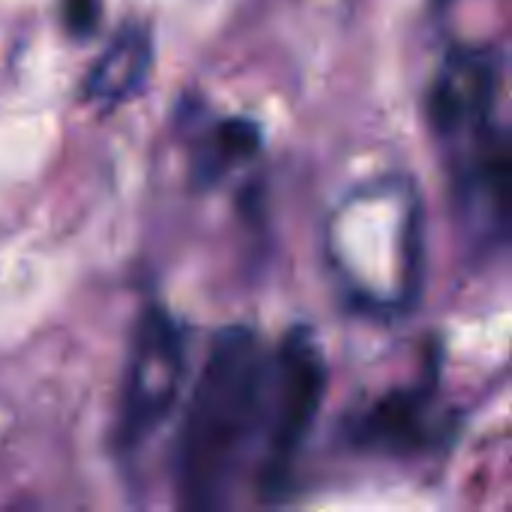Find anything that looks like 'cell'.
I'll list each match as a JSON object with an SVG mask.
<instances>
[{"label":"cell","instance_id":"8992f818","mask_svg":"<svg viewBox=\"0 0 512 512\" xmlns=\"http://www.w3.org/2000/svg\"><path fill=\"white\" fill-rule=\"evenodd\" d=\"M468 186L498 225L512 228V126L486 129L471 141Z\"/></svg>","mask_w":512,"mask_h":512},{"label":"cell","instance_id":"ba28073f","mask_svg":"<svg viewBox=\"0 0 512 512\" xmlns=\"http://www.w3.org/2000/svg\"><path fill=\"white\" fill-rule=\"evenodd\" d=\"M258 141H261L258 126L252 120H240V117L219 123L216 138H213L219 159H243L258 150Z\"/></svg>","mask_w":512,"mask_h":512},{"label":"cell","instance_id":"277c9868","mask_svg":"<svg viewBox=\"0 0 512 512\" xmlns=\"http://www.w3.org/2000/svg\"><path fill=\"white\" fill-rule=\"evenodd\" d=\"M498 60L486 48H459L453 51L429 93L432 126L444 138H468L486 132L495 93H498Z\"/></svg>","mask_w":512,"mask_h":512},{"label":"cell","instance_id":"6da1fadb","mask_svg":"<svg viewBox=\"0 0 512 512\" xmlns=\"http://www.w3.org/2000/svg\"><path fill=\"white\" fill-rule=\"evenodd\" d=\"M267 369L258 336L222 330L192 390L177 444V512H222L264 411Z\"/></svg>","mask_w":512,"mask_h":512},{"label":"cell","instance_id":"7a4b0ae2","mask_svg":"<svg viewBox=\"0 0 512 512\" xmlns=\"http://www.w3.org/2000/svg\"><path fill=\"white\" fill-rule=\"evenodd\" d=\"M186 366L183 333L171 315L150 309L141 315L120 396V441L126 447L147 438L174 408Z\"/></svg>","mask_w":512,"mask_h":512},{"label":"cell","instance_id":"5b68a950","mask_svg":"<svg viewBox=\"0 0 512 512\" xmlns=\"http://www.w3.org/2000/svg\"><path fill=\"white\" fill-rule=\"evenodd\" d=\"M150 57L153 48L147 30L141 24H126L102 51V57L90 66L84 96L99 108H114L132 99L147 81Z\"/></svg>","mask_w":512,"mask_h":512},{"label":"cell","instance_id":"9c48e42d","mask_svg":"<svg viewBox=\"0 0 512 512\" xmlns=\"http://www.w3.org/2000/svg\"><path fill=\"white\" fill-rule=\"evenodd\" d=\"M63 21L66 30L78 39L90 36L99 21V0H66L63 3Z\"/></svg>","mask_w":512,"mask_h":512},{"label":"cell","instance_id":"3957f363","mask_svg":"<svg viewBox=\"0 0 512 512\" xmlns=\"http://www.w3.org/2000/svg\"><path fill=\"white\" fill-rule=\"evenodd\" d=\"M273 405H270V432H267V456H264V489L279 492L291 474V462L297 459L318 408L324 402V354L309 330H291L276 354L273 369Z\"/></svg>","mask_w":512,"mask_h":512},{"label":"cell","instance_id":"52a82bcc","mask_svg":"<svg viewBox=\"0 0 512 512\" xmlns=\"http://www.w3.org/2000/svg\"><path fill=\"white\" fill-rule=\"evenodd\" d=\"M423 438H426V402L417 393H393L381 399L375 408L366 411L357 432V441L387 453L417 450Z\"/></svg>","mask_w":512,"mask_h":512}]
</instances>
